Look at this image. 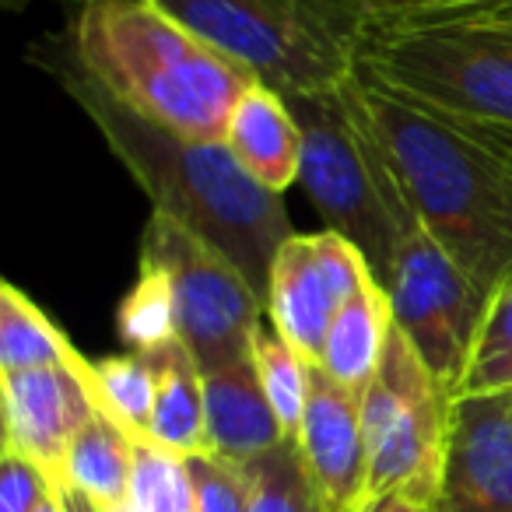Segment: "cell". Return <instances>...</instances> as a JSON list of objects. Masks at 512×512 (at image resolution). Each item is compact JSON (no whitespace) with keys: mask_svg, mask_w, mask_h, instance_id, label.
I'll return each instance as SVG.
<instances>
[{"mask_svg":"<svg viewBox=\"0 0 512 512\" xmlns=\"http://www.w3.org/2000/svg\"><path fill=\"white\" fill-rule=\"evenodd\" d=\"M29 60L50 71L67 95L85 109L106 148L148 193L151 211L169 214L232 260L264 295L281 242L292 239L285 197L260 186L228 151L225 141H204L169 130L134 113L106 92L64 46L50 36L29 50Z\"/></svg>","mask_w":512,"mask_h":512,"instance_id":"6da1fadb","label":"cell"},{"mask_svg":"<svg viewBox=\"0 0 512 512\" xmlns=\"http://www.w3.org/2000/svg\"><path fill=\"white\" fill-rule=\"evenodd\" d=\"M71 57L134 113L221 141L249 78L158 0H92L64 32Z\"/></svg>","mask_w":512,"mask_h":512,"instance_id":"7a4b0ae2","label":"cell"},{"mask_svg":"<svg viewBox=\"0 0 512 512\" xmlns=\"http://www.w3.org/2000/svg\"><path fill=\"white\" fill-rule=\"evenodd\" d=\"M358 81L421 228L491 295L512 278V232L491 162L439 113Z\"/></svg>","mask_w":512,"mask_h":512,"instance_id":"3957f363","label":"cell"},{"mask_svg":"<svg viewBox=\"0 0 512 512\" xmlns=\"http://www.w3.org/2000/svg\"><path fill=\"white\" fill-rule=\"evenodd\" d=\"M355 71L435 113L512 127V0L369 15Z\"/></svg>","mask_w":512,"mask_h":512,"instance_id":"277c9868","label":"cell"},{"mask_svg":"<svg viewBox=\"0 0 512 512\" xmlns=\"http://www.w3.org/2000/svg\"><path fill=\"white\" fill-rule=\"evenodd\" d=\"M285 102L302 130V190L330 232L355 242L379 278L421 221L372 123L362 81L348 74L330 88L285 95Z\"/></svg>","mask_w":512,"mask_h":512,"instance_id":"5b68a950","label":"cell"},{"mask_svg":"<svg viewBox=\"0 0 512 512\" xmlns=\"http://www.w3.org/2000/svg\"><path fill=\"white\" fill-rule=\"evenodd\" d=\"M221 57L281 95L316 92L355 74L365 0H158Z\"/></svg>","mask_w":512,"mask_h":512,"instance_id":"8992f818","label":"cell"},{"mask_svg":"<svg viewBox=\"0 0 512 512\" xmlns=\"http://www.w3.org/2000/svg\"><path fill=\"white\" fill-rule=\"evenodd\" d=\"M453 390L393 323L383 362L362 393L369 495H414L439 505Z\"/></svg>","mask_w":512,"mask_h":512,"instance_id":"52a82bcc","label":"cell"},{"mask_svg":"<svg viewBox=\"0 0 512 512\" xmlns=\"http://www.w3.org/2000/svg\"><path fill=\"white\" fill-rule=\"evenodd\" d=\"M169 278L176 302L179 341L200 369H218L249 358V337L267 320V302L246 274L197 232L151 211L141 235V260Z\"/></svg>","mask_w":512,"mask_h":512,"instance_id":"ba28073f","label":"cell"},{"mask_svg":"<svg viewBox=\"0 0 512 512\" xmlns=\"http://www.w3.org/2000/svg\"><path fill=\"white\" fill-rule=\"evenodd\" d=\"M379 285L390 295L400 334L414 344L428 369L456 390L488 295L425 228L400 242L379 274Z\"/></svg>","mask_w":512,"mask_h":512,"instance_id":"9c48e42d","label":"cell"},{"mask_svg":"<svg viewBox=\"0 0 512 512\" xmlns=\"http://www.w3.org/2000/svg\"><path fill=\"white\" fill-rule=\"evenodd\" d=\"M4 449L46 470L53 484L64 474L74 435L102 407L95 362L0 372Z\"/></svg>","mask_w":512,"mask_h":512,"instance_id":"30bf717a","label":"cell"},{"mask_svg":"<svg viewBox=\"0 0 512 512\" xmlns=\"http://www.w3.org/2000/svg\"><path fill=\"white\" fill-rule=\"evenodd\" d=\"M439 512H512V390L453 397Z\"/></svg>","mask_w":512,"mask_h":512,"instance_id":"8fae6325","label":"cell"},{"mask_svg":"<svg viewBox=\"0 0 512 512\" xmlns=\"http://www.w3.org/2000/svg\"><path fill=\"white\" fill-rule=\"evenodd\" d=\"M320 488L327 512H365L369 505V449L362 428V397L337 383L323 365H309V400L295 435Z\"/></svg>","mask_w":512,"mask_h":512,"instance_id":"7c38bea8","label":"cell"},{"mask_svg":"<svg viewBox=\"0 0 512 512\" xmlns=\"http://www.w3.org/2000/svg\"><path fill=\"white\" fill-rule=\"evenodd\" d=\"M207 453L232 463H253L288 439L267 400L253 358L204 372Z\"/></svg>","mask_w":512,"mask_h":512,"instance_id":"4fadbf2b","label":"cell"},{"mask_svg":"<svg viewBox=\"0 0 512 512\" xmlns=\"http://www.w3.org/2000/svg\"><path fill=\"white\" fill-rule=\"evenodd\" d=\"M341 306L344 302L316 260L313 235L295 232L281 242L267 281V320L306 362H320L330 323Z\"/></svg>","mask_w":512,"mask_h":512,"instance_id":"5bb4252c","label":"cell"},{"mask_svg":"<svg viewBox=\"0 0 512 512\" xmlns=\"http://www.w3.org/2000/svg\"><path fill=\"white\" fill-rule=\"evenodd\" d=\"M221 141L235 155V162L260 186L281 193L299 183L302 165V130L285 95L274 88L249 81L239 95Z\"/></svg>","mask_w":512,"mask_h":512,"instance_id":"9a60e30c","label":"cell"},{"mask_svg":"<svg viewBox=\"0 0 512 512\" xmlns=\"http://www.w3.org/2000/svg\"><path fill=\"white\" fill-rule=\"evenodd\" d=\"M130 484H134V432L113 411L99 407L74 435L57 488H71L92 498L99 509L116 512L130 502Z\"/></svg>","mask_w":512,"mask_h":512,"instance_id":"2e32d148","label":"cell"},{"mask_svg":"<svg viewBox=\"0 0 512 512\" xmlns=\"http://www.w3.org/2000/svg\"><path fill=\"white\" fill-rule=\"evenodd\" d=\"M393 330V306L386 288L379 278H369L341 309H337L334 323H330L327 344L316 365L330 372L337 383L355 390L362 397L369 390L372 376H376L379 362H383L386 337Z\"/></svg>","mask_w":512,"mask_h":512,"instance_id":"e0dca14e","label":"cell"},{"mask_svg":"<svg viewBox=\"0 0 512 512\" xmlns=\"http://www.w3.org/2000/svg\"><path fill=\"white\" fill-rule=\"evenodd\" d=\"M155 362V411L148 421V439L179 456L207 453V418H204V369L183 341L151 351Z\"/></svg>","mask_w":512,"mask_h":512,"instance_id":"ac0fdd59","label":"cell"},{"mask_svg":"<svg viewBox=\"0 0 512 512\" xmlns=\"http://www.w3.org/2000/svg\"><path fill=\"white\" fill-rule=\"evenodd\" d=\"M88 358L71 337L29 299L18 285L0 288V372L85 365Z\"/></svg>","mask_w":512,"mask_h":512,"instance_id":"d6986e66","label":"cell"},{"mask_svg":"<svg viewBox=\"0 0 512 512\" xmlns=\"http://www.w3.org/2000/svg\"><path fill=\"white\" fill-rule=\"evenodd\" d=\"M249 358H253V369H256V376H260V386H264L281 428H285L288 439H295L302 425V414H306L309 365L313 362H306V358L271 327V320L256 323L253 337H249Z\"/></svg>","mask_w":512,"mask_h":512,"instance_id":"ffe728a7","label":"cell"},{"mask_svg":"<svg viewBox=\"0 0 512 512\" xmlns=\"http://www.w3.org/2000/svg\"><path fill=\"white\" fill-rule=\"evenodd\" d=\"M502 390H512V278H505L488 295V306H484L474 344H470L467 369H463L453 397Z\"/></svg>","mask_w":512,"mask_h":512,"instance_id":"44dd1931","label":"cell"},{"mask_svg":"<svg viewBox=\"0 0 512 512\" xmlns=\"http://www.w3.org/2000/svg\"><path fill=\"white\" fill-rule=\"evenodd\" d=\"M116 330H120L123 344L137 355H151V351L179 341L176 302H172L169 278L158 267L137 264V281L123 295L120 313H116Z\"/></svg>","mask_w":512,"mask_h":512,"instance_id":"7402d4cb","label":"cell"},{"mask_svg":"<svg viewBox=\"0 0 512 512\" xmlns=\"http://www.w3.org/2000/svg\"><path fill=\"white\" fill-rule=\"evenodd\" d=\"M246 470L253 484L249 512H327L295 439H285L278 449L246 463Z\"/></svg>","mask_w":512,"mask_h":512,"instance_id":"603a6c76","label":"cell"},{"mask_svg":"<svg viewBox=\"0 0 512 512\" xmlns=\"http://www.w3.org/2000/svg\"><path fill=\"white\" fill-rule=\"evenodd\" d=\"M130 502L137 505V512H197L186 456L158 446L148 435H134Z\"/></svg>","mask_w":512,"mask_h":512,"instance_id":"cb8c5ba5","label":"cell"},{"mask_svg":"<svg viewBox=\"0 0 512 512\" xmlns=\"http://www.w3.org/2000/svg\"><path fill=\"white\" fill-rule=\"evenodd\" d=\"M95 379H99L102 407L113 411L134 435L148 432L151 411H155V362L148 355H113L95 362Z\"/></svg>","mask_w":512,"mask_h":512,"instance_id":"d4e9b609","label":"cell"},{"mask_svg":"<svg viewBox=\"0 0 512 512\" xmlns=\"http://www.w3.org/2000/svg\"><path fill=\"white\" fill-rule=\"evenodd\" d=\"M186 467H190L197 512H249L253 484L242 463L221 460L214 453H193L186 456Z\"/></svg>","mask_w":512,"mask_h":512,"instance_id":"484cf974","label":"cell"},{"mask_svg":"<svg viewBox=\"0 0 512 512\" xmlns=\"http://www.w3.org/2000/svg\"><path fill=\"white\" fill-rule=\"evenodd\" d=\"M439 116L453 123L467 141H474L484 151V158L491 162L498 179V193H502L505 221H509V232H512V127H505V123L467 120V116H453V113H439Z\"/></svg>","mask_w":512,"mask_h":512,"instance_id":"4316f807","label":"cell"},{"mask_svg":"<svg viewBox=\"0 0 512 512\" xmlns=\"http://www.w3.org/2000/svg\"><path fill=\"white\" fill-rule=\"evenodd\" d=\"M57 484L46 477L43 467L18 453L0 456V512H36Z\"/></svg>","mask_w":512,"mask_h":512,"instance_id":"83f0119b","label":"cell"},{"mask_svg":"<svg viewBox=\"0 0 512 512\" xmlns=\"http://www.w3.org/2000/svg\"><path fill=\"white\" fill-rule=\"evenodd\" d=\"M365 512H439L435 502H425V498H414V495H376L369 498Z\"/></svg>","mask_w":512,"mask_h":512,"instance_id":"f1b7e54d","label":"cell"},{"mask_svg":"<svg viewBox=\"0 0 512 512\" xmlns=\"http://www.w3.org/2000/svg\"><path fill=\"white\" fill-rule=\"evenodd\" d=\"M369 15H404V11H428L442 4H460V0H365Z\"/></svg>","mask_w":512,"mask_h":512,"instance_id":"f546056e","label":"cell"},{"mask_svg":"<svg viewBox=\"0 0 512 512\" xmlns=\"http://www.w3.org/2000/svg\"><path fill=\"white\" fill-rule=\"evenodd\" d=\"M57 491H60V495H64L67 512H106V509H99V505H95L92 498L78 495V491H71V488H57Z\"/></svg>","mask_w":512,"mask_h":512,"instance_id":"4dcf8cb0","label":"cell"},{"mask_svg":"<svg viewBox=\"0 0 512 512\" xmlns=\"http://www.w3.org/2000/svg\"><path fill=\"white\" fill-rule=\"evenodd\" d=\"M36 512H67V505H64V495H60V491L57 488H53V495L50 498H46V502L43 505H39V509Z\"/></svg>","mask_w":512,"mask_h":512,"instance_id":"1f68e13d","label":"cell"},{"mask_svg":"<svg viewBox=\"0 0 512 512\" xmlns=\"http://www.w3.org/2000/svg\"><path fill=\"white\" fill-rule=\"evenodd\" d=\"M11 8H22V4H32V0H8ZM64 4H78V8H85V4H92V0H64Z\"/></svg>","mask_w":512,"mask_h":512,"instance_id":"d6a6232c","label":"cell"}]
</instances>
